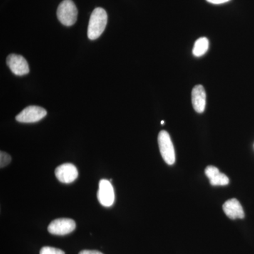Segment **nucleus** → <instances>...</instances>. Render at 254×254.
Returning a JSON list of instances; mask_svg holds the SVG:
<instances>
[{"label":"nucleus","instance_id":"nucleus-1","mask_svg":"<svg viewBox=\"0 0 254 254\" xmlns=\"http://www.w3.org/2000/svg\"><path fill=\"white\" fill-rule=\"evenodd\" d=\"M108 23V14L103 8H95L90 17L88 26V37L90 40H96L105 31Z\"/></svg>","mask_w":254,"mask_h":254},{"label":"nucleus","instance_id":"nucleus-2","mask_svg":"<svg viewBox=\"0 0 254 254\" xmlns=\"http://www.w3.org/2000/svg\"><path fill=\"white\" fill-rule=\"evenodd\" d=\"M58 19L66 26H71L77 20L78 10L72 0H64L57 11Z\"/></svg>","mask_w":254,"mask_h":254},{"label":"nucleus","instance_id":"nucleus-3","mask_svg":"<svg viewBox=\"0 0 254 254\" xmlns=\"http://www.w3.org/2000/svg\"><path fill=\"white\" fill-rule=\"evenodd\" d=\"M160 154L165 163L172 165L175 162V152L170 134L166 131H161L158 137Z\"/></svg>","mask_w":254,"mask_h":254},{"label":"nucleus","instance_id":"nucleus-4","mask_svg":"<svg viewBox=\"0 0 254 254\" xmlns=\"http://www.w3.org/2000/svg\"><path fill=\"white\" fill-rule=\"evenodd\" d=\"M47 115L44 108L39 106H28L16 117V121L21 123H34L40 121Z\"/></svg>","mask_w":254,"mask_h":254},{"label":"nucleus","instance_id":"nucleus-5","mask_svg":"<svg viewBox=\"0 0 254 254\" xmlns=\"http://www.w3.org/2000/svg\"><path fill=\"white\" fill-rule=\"evenodd\" d=\"M76 229V222L72 219L59 218L50 222L48 232L52 235H63L71 233Z\"/></svg>","mask_w":254,"mask_h":254},{"label":"nucleus","instance_id":"nucleus-6","mask_svg":"<svg viewBox=\"0 0 254 254\" xmlns=\"http://www.w3.org/2000/svg\"><path fill=\"white\" fill-rule=\"evenodd\" d=\"M98 199L100 204L105 207H110L115 202V190L111 182L107 180H101L98 191Z\"/></svg>","mask_w":254,"mask_h":254},{"label":"nucleus","instance_id":"nucleus-7","mask_svg":"<svg viewBox=\"0 0 254 254\" xmlns=\"http://www.w3.org/2000/svg\"><path fill=\"white\" fill-rule=\"evenodd\" d=\"M6 64L11 72L16 76H23L29 73V66L21 55L11 54L6 58Z\"/></svg>","mask_w":254,"mask_h":254},{"label":"nucleus","instance_id":"nucleus-8","mask_svg":"<svg viewBox=\"0 0 254 254\" xmlns=\"http://www.w3.org/2000/svg\"><path fill=\"white\" fill-rule=\"evenodd\" d=\"M77 168L71 163H64L55 170V176L60 182L72 183L77 179Z\"/></svg>","mask_w":254,"mask_h":254},{"label":"nucleus","instance_id":"nucleus-9","mask_svg":"<svg viewBox=\"0 0 254 254\" xmlns=\"http://www.w3.org/2000/svg\"><path fill=\"white\" fill-rule=\"evenodd\" d=\"M192 105L193 109L198 113L204 112L206 105V93L204 88L202 85H197L192 90L191 93Z\"/></svg>","mask_w":254,"mask_h":254},{"label":"nucleus","instance_id":"nucleus-10","mask_svg":"<svg viewBox=\"0 0 254 254\" xmlns=\"http://www.w3.org/2000/svg\"><path fill=\"white\" fill-rule=\"evenodd\" d=\"M222 208L227 216L232 220L245 218V214L243 208H242L240 201L236 198H232V199L227 200L224 203Z\"/></svg>","mask_w":254,"mask_h":254},{"label":"nucleus","instance_id":"nucleus-11","mask_svg":"<svg viewBox=\"0 0 254 254\" xmlns=\"http://www.w3.org/2000/svg\"><path fill=\"white\" fill-rule=\"evenodd\" d=\"M205 173L210 180V185L213 186H226L230 183L228 177L225 174L220 173L218 169L215 167H207Z\"/></svg>","mask_w":254,"mask_h":254},{"label":"nucleus","instance_id":"nucleus-12","mask_svg":"<svg viewBox=\"0 0 254 254\" xmlns=\"http://www.w3.org/2000/svg\"><path fill=\"white\" fill-rule=\"evenodd\" d=\"M209 42L208 38H200L195 42L193 54L195 57H200L208 51Z\"/></svg>","mask_w":254,"mask_h":254},{"label":"nucleus","instance_id":"nucleus-13","mask_svg":"<svg viewBox=\"0 0 254 254\" xmlns=\"http://www.w3.org/2000/svg\"><path fill=\"white\" fill-rule=\"evenodd\" d=\"M40 254H65L64 252L54 247H44L41 249Z\"/></svg>","mask_w":254,"mask_h":254},{"label":"nucleus","instance_id":"nucleus-14","mask_svg":"<svg viewBox=\"0 0 254 254\" xmlns=\"http://www.w3.org/2000/svg\"><path fill=\"white\" fill-rule=\"evenodd\" d=\"M11 156L5 152L1 151L0 153V168H2L11 163Z\"/></svg>","mask_w":254,"mask_h":254},{"label":"nucleus","instance_id":"nucleus-15","mask_svg":"<svg viewBox=\"0 0 254 254\" xmlns=\"http://www.w3.org/2000/svg\"><path fill=\"white\" fill-rule=\"evenodd\" d=\"M206 1L213 4H224V3L228 2L230 0H206Z\"/></svg>","mask_w":254,"mask_h":254},{"label":"nucleus","instance_id":"nucleus-16","mask_svg":"<svg viewBox=\"0 0 254 254\" xmlns=\"http://www.w3.org/2000/svg\"><path fill=\"white\" fill-rule=\"evenodd\" d=\"M78 254H103L98 251L95 250H83Z\"/></svg>","mask_w":254,"mask_h":254},{"label":"nucleus","instance_id":"nucleus-17","mask_svg":"<svg viewBox=\"0 0 254 254\" xmlns=\"http://www.w3.org/2000/svg\"><path fill=\"white\" fill-rule=\"evenodd\" d=\"M161 125H164V121L161 122Z\"/></svg>","mask_w":254,"mask_h":254}]
</instances>
